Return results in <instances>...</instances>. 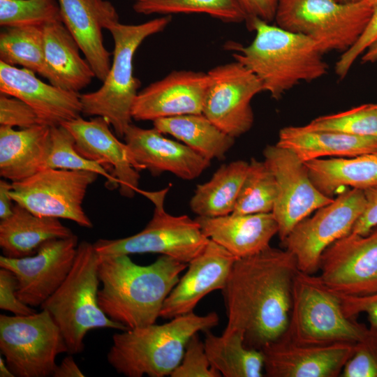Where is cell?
<instances>
[{"label": "cell", "mask_w": 377, "mask_h": 377, "mask_svg": "<svg viewBox=\"0 0 377 377\" xmlns=\"http://www.w3.org/2000/svg\"><path fill=\"white\" fill-rule=\"evenodd\" d=\"M171 377H221L211 366L206 354L204 341L193 334L188 340L181 362L170 374Z\"/></svg>", "instance_id": "40"}, {"label": "cell", "mask_w": 377, "mask_h": 377, "mask_svg": "<svg viewBox=\"0 0 377 377\" xmlns=\"http://www.w3.org/2000/svg\"><path fill=\"white\" fill-rule=\"evenodd\" d=\"M209 82L207 73L174 71L138 92L132 108V118L153 121L160 118L202 114Z\"/></svg>", "instance_id": "18"}, {"label": "cell", "mask_w": 377, "mask_h": 377, "mask_svg": "<svg viewBox=\"0 0 377 377\" xmlns=\"http://www.w3.org/2000/svg\"><path fill=\"white\" fill-rule=\"evenodd\" d=\"M363 191L366 200L365 207L351 232L365 235L377 227V184Z\"/></svg>", "instance_id": "45"}, {"label": "cell", "mask_w": 377, "mask_h": 377, "mask_svg": "<svg viewBox=\"0 0 377 377\" xmlns=\"http://www.w3.org/2000/svg\"><path fill=\"white\" fill-rule=\"evenodd\" d=\"M99 255L94 244H78L73 267L58 289L40 306L47 311L59 327L68 347V353L83 352L84 339L91 330L128 328L110 319L98 302L101 283L98 274Z\"/></svg>", "instance_id": "6"}, {"label": "cell", "mask_w": 377, "mask_h": 377, "mask_svg": "<svg viewBox=\"0 0 377 377\" xmlns=\"http://www.w3.org/2000/svg\"><path fill=\"white\" fill-rule=\"evenodd\" d=\"M341 377H377V327L369 326L355 343L354 351L346 363Z\"/></svg>", "instance_id": "39"}, {"label": "cell", "mask_w": 377, "mask_h": 377, "mask_svg": "<svg viewBox=\"0 0 377 377\" xmlns=\"http://www.w3.org/2000/svg\"><path fill=\"white\" fill-rule=\"evenodd\" d=\"M374 8L365 0H280L274 20L277 26L311 39L323 54L343 53L361 36Z\"/></svg>", "instance_id": "8"}, {"label": "cell", "mask_w": 377, "mask_h": 377, "mask_svg": "<svg viewBox=\"0 0 377 377\" xmlns=\"http://www.w3.org/2000/svg\"><path fill=\"white\" fill-rule=\"evenodd\" d=\"M255 38L247 46L228 42L226 49L236 61L250 70L261 82L264 91L279 100L302 82L325 76L329 66L323 54L309 38L272 25L259 18L246 21Z\"/></svg>", "instance_id": "3"}, {"label": "cell", "mask_w": 377, "mask_h": 377, "mask_svg": "<svg viewBox=\"0 0 377 377\" xmlns=\"http://www.w3.org/2000/svg\"><path fill=\"white\" fill-rule=\"evenodd\" d=\"M171 19V15H164L139 24H124L119 22L114 6H106L101 21L114 40L112 62L98 90L80 94L82 114L105 118L117 136L124 138L132 124V108L140 84L133 75L134 54L147 38L163 31Z\"/></svg>", "instance_id": "4"}, {"label": "cell", "mask_w": 377, "mask_h": 377, "mask_svg": "<svg viewBox=\"0 0 377 377\" xmlns=\"http://www.w3.org/2000/svg\"><path fill=\"white\" fill-rule=\"evenodd\" d=\"M0 93L31 106L42 123L50 127L77 119L82 114L78 92L47 84L35 73L0 61Z\"/></svg>", "instance_id": "22"}, {"label": "cell", "mask_w": 377, "mask_h": 377, "mask_svg": "<svg viewBox=\"0 0 377 377\" xmlns=\"http://www.w3.org/2000/svg\"><path fill=\"white\" fill-rule=\"evenodd\" d=\"M38 124H43L31 106L17 98L1 94V126L27 128Z\"/></svg>", "instance_id": "41"}, {"label": "cell", "mask_w": 377, "mask_h": 377, "mask_svg": "<svg viewBox=\"0 0 377 377\" xmlns=\"http://www.w3.org/2000/svg\"><path fill=\"white\" fill-rule=\"evenodd\" d=\"M205 349L211 366L224 377H263L264 357L260 350L247 348L243 332L224 330L221 336L205 331Z\"/></svg>", "instance_id": "32"}, {"label": "cell", "mask_w": 377, "mask_h": 377, "mask_svg": "<svg viewBox=\"0 0 377 377\" xmlns=\"http://www.w3.org/2000/svg\"><path fill=\"white\" fill-rule=\"evenodd\" d=\"M75 235L43 243L32 256L12 258L0 256V267L14 273L17 296L31 307L40 306L62 284L77 253Z\"/></svg>", "instance_id": "16"}, {"label": "cell", "mask_w": 377, "mask_h": 377, "mask_svg": "<svg viewBox=\"0 0 377 377\" xmlns=\"http://www.w3.org/2000/svg\"><path fill=\"white\" fill-rule=\"evenodd\" d=\"M0 350L15 377L52 376L58 355L68 353L63 334L50 313L0 315Z\"/></svg>", "instance_id": "10"}, {"label": "cell", "mask_w": 377, "mask_h": 377, "mask_svg": "<svg viewBox=\"0 0 377 377\" xmlns=\"http://www.w3.org/2000/svg\"><path fill=\"white\" fill-rule=\"evenodd\" d=\"M263 156L276 182L277 193L272 214L282 242L300 221L334 198L316 188L304 163L291 151L276 145H267Z\"/></svg>", "instance_id": "14"}, {"label": "cell", "mask_w": 377, "mask_h": 377, "mask_svg": "<svg viewBox=\"0 0 377 377\" xmlns=\"http://www.w3.org/2000/svg\"><path fill=\"white\" fill-rule=\"evenodd\" d=\"M377 40V6L374 7L369 23L355 44L343 52L337 60L334 71L339 78H344L357 59Z\"/></svg>", "instance_id": "42"}, {"label": "cell", "mask_w": 377, "mask_h": 377, "mask_svg": "<svg viewBox=\"0 0 377 377\" xmlns=\"http://www.w3.org/2000/svg\"><path fill=\"white\" fill-rule=\"evenodd\" d=\"M298 271L290 251L270 246L237 259L221 290L228 317L224 330L243 332L245 346L256 350L281 338L288 328Z\"/></svg>", "instance_id": "1"}, {"label": "cell", "mask_w": 377, "mask_h": 377, "mask_svg": "<svg viewBox=\"0 0 377 377\" xmlns=\"http://www.w3.org/2000/svg\"><path fill=\"white\" fill-rule=\"evenodd\" d=\"M369 5L373 7L377 6V0H365Z\"/></svg>", "instance_id": "51"}, {"label": "cell", "mask_w": 377, "mask_h": 377, "mask_svg": "<svg viewBox=\"0 0 377 377\" xmlns=\"http://www.w3.org/2000/svg\"><path fill=\"white\" fill-rule=\"evenodd\" d=\"M238 259L209 239L204 249L188 263V270L165 299L160 317L172 319L193 312L209 293L222 290Z\"/></svg>", "instance_id": "21"}, {"label": "cell", "mask_w": 377, "mask_h": 377, "mask_svg": "<svg viewBox=\"0 0 377 377\" xmlns=\"http://www.w3.org/2000/svg\"><path fill=\"white\" fill-rule=\"evenodd\" d=\"M365 203L363 190L346 189L292 229L281 242L295 256L300 271L308 274L318 272L323 251L351 232Z\"/></svg>", "instance_id": "12"}, {"label": "cell", "mask_w": 377, "mask_h": 377, "mask_svg": "<svg viewBox=\"0 0 377 377\" xmlns=\"http://www.w3.org/2000/svg\"><path fill=\"white\" fill-rule=\"evenodd\" d=\"M354 343L298 344L283 338L261 348L268 377H338L353 353Z\"/></svg>", "instance_id": "17"}, {"label": "cell", "mask_w": 377, "mask_h": 377, "mask_svg": "<svg viewBox=\"0 0 377 377\" xmlns=\"http://www.w3.org/2000/svg\"><path fill=\"white\" fill-rule=\"evenodd\" d=\"M47 168L93 172L106 179L109 188H119L118 181L104 166L86 158L77 151L73 136L62 125L50 128Z\"/></svg>", "instance_id": "36"}, {"label": "cell", "mask_w": 377, "mask_h": 377, "mask_svg": "<svg viewBox=\"0 0 377 377\" xmlns=\"http://www.w3.org/2000/svg\"><path fill=\"white\" fill-rule=\"evenodd\" d=\"M170 185L156 191L139 189L154 205L151 220L140 232L114 239H100L94 246L101 256L159 253L188 263L205 247L209 239L199 223L187 215L174 216L164 207Z\"/></svg>", "instance_id": "9"}, {"label": "cell", "mask_w": 377, "mask_h": 377, "mask_svg": "<svg viewBox=\"0 0 377 377\" xmlns=\"http://www.w3.org/2000/svg\"><path fill=\"white\" fill-rule=\"evenodd\" d=\"M0 376L1 377H15L6 364V360L0 357Z\"/></svg>", "instance_id": "50"}, {"label": "cell", "mask_w": 377, "mask_h": 377, "mask_svg": "<svg viewBox=\"0 0 377 377\" xmlns=\"http://www.w3.org/2000/svg\"><path fill=\"white\" fill-rule=\"evenodd\" d=\"M0 61L47 79L43 27L5 28L0 34Z\"/></svg>", "instance_id": "33"}, {"label": "cell", "mask_w": 377, "mask_h": 377, "mask_svg": "<svg viewBox=\"0 0 377 377\" xmlns=\"http://www.w3.org/2000/svg\"><path fill=\"white\" fill-rule=\"evenodd\" d=\"M138 13L171 15L177 13H205L225 22L239 23L248 20L239 0H144L136 1Z\"/></svg>", "instance_id": "34"}, {"label": "cell", "mask_w": 377, "mask_h": 377, "mask_svg": "<svg viewBox=\"0 0 377 377\" xmlns=\"http://www.w3.org/2000/svg\"><path fill=\"white\" fill-rule=\"evenodd\" d=\"M339 295L348 317L356 318L360 313H365L369 326L377 327V291L364 295Z\"/></svg>", "instance_id": "44"}, {"label": "cell", "mask_w": 377, "mask_h": 377, "mask_svg": "<svg viewBox=\"0 0 377 377\" xmlns=\"http://www.w3.org/2000/svg\"><path fill=\"white\" fill-rule=\"evenodd\" d=\"M196 221L208 239L237 258L257 254L269 246L279 227L272 214H230L216 217L197 216Z\"/></svg>", "instance_id": "23"}, {"label": "cell", "mask_w": 377, "mask_h": 377, "mask_svg": "<svg viewBox=\"0 0 377 377\" xmlns=\"http://www.w3.org/2000/svg\"><path fill=\"white\" fill-rule=\"evenodd\" d=\"M248 167L249 162L244 160L221 165L209 180L197 185L190 200L191 211L202 217L232 213Z\"/></svg>", "instance_id": "31"}, {"label": "cell", "mask_w": 377, "mask_h": 377, "mask_svg": "<svg viewBox=\"0 0 377 377\" xmlns=\"http://www.w3.org/2000/svg\"><path fill=\"white\" fill-rule=\"evenodd\" d=\"M73 235L59 219L37 216L15 202L12 214L0 221V248L8 258L32 256L45 242Z\"/></svg>", "instance_id": "27"}, {"label": "cell", "mask_w": 377, "mask_h": 377, "mask_svg": "<svg viewBox=\"0 0 377 377\" xmlns=\"http://www.w3.org/2000/svg\"><path fill=\"white\" fill-rule=\"evenodd\" d=\"M219 320L216 312L204 316L191 312L161 325L153 323L115 333L108 362L126 377L170 376L181 362L191 337L209 330Z\"/></svg>", "instance_id": "5"}, {"label": "cell", "mask_w": 377, "mask_h": 377, "mask_svg": "<svg viewBox=\"0 0 377 377\" xmlns=\"http://www.w3.org/2000/svg\"><path fill=\"white\" fill-rule=\"evenodd\" d=\"M316 188L332 198L342 187L364 190L377 184V151L353 157L304 162Z\"/></svg>", "instance_id": "29"}, {"label": "cell", "mask_w": 377, "mask_h": 377, "mask_svg": "<svg viewBox=\"0 0 377 377\" xmlns=\"http://www.w3.org/2000/svg\"><path fill=\"white\" fill-rule=\"evenodd\" d=\"M368 327L348 317L338 293L319 275L298 271L293 283L287 330L281 337L304 345L357 342Z\"/></svg>", "instance_id": "7"}, {"label": "cell", "mask_w": 377, "mask_h": 377, "mask_svg": "<svg viewBox=\"0 0 377 377\" xmlns=\"http://www.w3.org/2000/svg\"><path fill=\"white\" fill-rule=\"evenodd\" d=\"M51 127L38 124L15 130L0 126V175L23 180L47 168Z\"/></svg>", "instance_id": "24"}, {"label": "cell", "mask_w": 377, "mask_h": 377, "mask_svg": "<svg viewBox=\"0 0 377 377\" xmlns=\"http://www.w3.org/2000/svg\"><path fill=\"white\" fill-rule=\"evenodd\" d=\"M239 1L247 14L248 20L256 17L269 23L275 18L276 12L280 0Z\"/></svg>", "instance_id": "46"}, {"label": "cell", "mask_w": 377, "mask_h": 377, "mask_svg": "<svg viewBox=\"0 0 377 377\" xmlns=\"http://www.w3.org/2000/svg\"><path fill=\"white\" fill-rule=\"evenodd\" d=\"M17 280L13 272L0 267V309L15 316H27L36 311L17 296Z\"/></svg>", "instance_id": "43"}, {"label": "cell", "mask_w": 377, "mask_h": 377, "mask_svg": "<svg viewBox=\"0 0 377 377\" xmlns=\"http://www.w3.org/2000/svg\"><path fill=\"white\" fill-rule=\"evenodd\" d=\"M98 177L90 171L47 168L12 182L10 195L15 203L37 216L68 219L91 228L82 205L88 188Z\"/></svg>", "instance_id": "11"}, {"label": "cell", "mask_w": 377, "mask_h": 377, "mask_svg": "<svg viewBox=\"0 0 377 377\" xmlns=\"http://www.w3.org/2000/svg\"><path fill=\"white\" fill-rule=\"evenodd\" d=\"M207 73L209 82L202 114L234 138L246 133L254 121L251 101L264 91L261 82L236 61L219 65Z\"/></svg>", "instance_id": "13"}, {"label": "cell", "mask_w": 377, "mask_h": 377, "mask_svg": "<svg viewBox=\"0 0 377 377\" xmlns=\"http://www.w3.org/2000/svg\"><path fill=\"white\" fill-rule=\"evenodd\" d=\"M47 80L54 86L79 92L96 77L80 47L62 21L43 27Z\"/></svg>", "instance_id": "25"}, {"label": "cell", "mask_w": 377, "mask_h": 377, "mask_svg": "<svg viewBox=\"0 0 377 377\" xmlns=\"http://www.w3.org/2000/svg\"><path fill=\"white\" fill-rule=\"evenodd\" d=\"M52 376L53 377H83V372L76 364L71 354L65 357L57 365Z\"/></svg>", "instance_id": "47"}, {"label": "cell", "mask_w": 377, "mask_h": 377, "mask_svg": "<svg viewBox=\"0 0 377 377\" xmlns=\"http://www.w3.org/2000/svg\"><path fill=\"white\" fill-rule=\"evenodd\" d=\"M337 1H341V2H355L360 0H337Z\"/></svg>", "instance_id": "52"}, {"label": "cell", "mask_w": 377, "mask_h": 377, "mask_svg": "<svg viewBox=\"0 0 377 377\" xmlns=\"http://www.w3.org/2000/svg\"><path fill=\"white\" fill-rule=\"evenodd\" d=\"M319 276L332 290L347 295L377 291V227L365 235L350 232L322 253Z\"/></svg>", "instance_id": "15"}, {"label": "cell", "mask_w": 377, "mask_h": 377, "mask_svg": "<svg viewBox=\"0 0 377 377\" xmlns=\"http://www.w3.org/2000/svg\"><path fill=\"white\" fill-rule=\"evenodd\" d=\"M61 21L55 0H0V25L3 28L40 27Z\"/></svg>", "instance_id": "38"}, {"label": "cell", "mask_w": 377, "mask_h": 377, "mask_svg": "<svg viewBox=\"0 0 377 377\" xmlns=\"http://www.w3.org/2000/svg\"><path fill=\"white\" fill-rule=\"evenodd\" d=\"M154 128L168 134L209 161L224 158L235 138L203 114H188L153 121Z\"/></svg>", "instance_id": "30"}, {"label": "cell", "mask_w": 377, "mask_h": 377, "mask_svg": "<svg viewBox=\"0 0 377 377\" xmlns=\"http://www.w3.org/2000/svg\"><path fill=\"white\" fill-rule=\"evenodd\" d=\"M276 193V182L272 172L264 161L252 158L232 214L272 212Z\"/></svg>", "instance_id": "35"}, {"label": "cell", "mask_w": 377, "mask_h": 377, "mask_svg": "<svg viewBox=\"0 0 377 377\" xmlns=\"http://www.w3.org/2000/svg\"><path fill=\"white\" fill-rule=\"evenodd\" d=\"M12 189V182L10 183L7 179L0 180V219H5L10 216L13 213V200L10 195V191Z\"/></svg>", "instance_id": "48"}, {"label": "cell", "mask_w": 377, "mask_h": 377, "mask_svg": "<svg viewBox=\"0 0 377 377\" xmlns=\"http://www.w3.org/2000/svg\"><path fill=\"white\" fill-rule=\"evenodd\" d=\"M61 21L74 38L101 82L110 68V53L104 44L103 26L96 0H57Z\"/></svg>", "instance_id": "28"}, {"label": "cell", "mask_w": 377, "mask_h": 377, "mask_svg": "<svg viewBox=\"0 0 377 377\" xmlns=\"http://www.w3.org/2000/svg\"><path fill=\"white\" fill-rule=\"evenodd\" d=\"M136 1H144V0H135Z\"/></svg>", "instance_id": "53"}, {"label": "cell", "mask_w": 377, "mask_h": 377, "mask_svg": "<svg viewBox=\"0 0 377 377\" xmlns=\"http://www.w3.org/2000/svg\"><path fill=\"white\" fill-rule=\"evenodd\" d=\"M187 267L165 255L148 265L135 263L128 255H99L98 305L110 319L128 329L156 323L165 299Z\"/></svg>", "instance_id": "2"}, {"label": "cell", "mask_w": 377, "mask_h": 377, "mask_svg": "<svg viewBox=\"0 0 377 377\" xmlns=\"http://www.w3.org/2000/svg\"><path fill=\"white\" fill-rule=\"evenodd\" d=\"M276 145L291 151L304 163L325 156L353 157L376 151L377 137L290 126L279 131Z\"/></svg>", "instance_id": "26"}, {"label": "cell", "mask_w": 377, "mask_h": 377, "mask_svg": "<svg viewBox=\"0 0 377 377\" xmlns=\"http://www.w3.org/2000/svg\"><path fill=\"white\" fill-rule=\"evenodd\" d=\"M362 62L374 63L377 61V40L361 56Z\"/></svg>", "instance_id": "49"}, {"label": "cell", "mask_w": 377, "mask_h": 377, "mask_svg": "<svg viewBox=\"0 0 377 377\" xmlns=\"http://www.w3.org/2000/svg\"><path fill=\"white\" fill-rule=\"evenodd\" d=\"M124 138L135 169L148 170L154 176L168 172L193 180L211 164V161L182 142L165 138L155 128L146 129L131 124Z\"/></svg>", "instance_id": "19"}, {"label": "cell", "mask_w": 377, "mask_h": 377, "mask_svg": "<svg viewBox=\"0 0 377 377\" xmlns=\"http://www.w3.org/2000/svg\"><path fill=\"white\" fill-rule=\"evenodd\" d=\"M77 151L84 157L104 166L118 181L120 194L133 198L139 191V171L133 165L126 143L120 142L102 117L85 120L81 117L66 121Z\"/></svg>", "instance_id": "20"}, {"label": "cell", "mask_w": 377, "mask_h": 377, "mask_svg": "<svg viewBox=\"0 0 377 377\" xmlns=\"http://www.w3.org/2000/svg\"><path fill=\"white\" fill-rule=\"evenodd\" d=\"M302 126L308 131L377 137V104H364L341 112L320 116Z\"/></svg>", "instance_id": "37"}]
</instances>
